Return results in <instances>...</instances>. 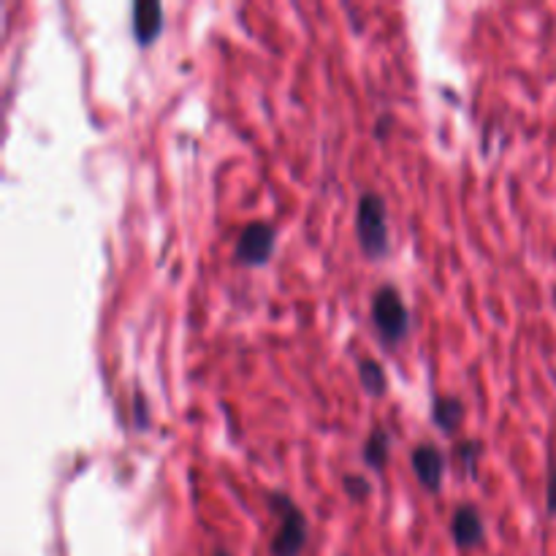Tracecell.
<instances>
[{
    "label": "cell",
    "mask_w": 556,
    "mask_h": 556,
    "mask_svg": "<svg viewBox=\"0 0 556 556\" xmlns=\"http://www.w3.org/2000/svg\"><path fill=\"white\" fill-rule=\"evenodd\" d=\"M462 418H465V405H462V400H456V396H434L432 421L438 424L440 432H456Z\"/></svg>",
    "instance_id": "cell-8"
},
{
    "label": "cell",
    "mask_w": 556,
    "mask_h": 556,
    "mask_svg": "<svg viewBox=\"0 0 556 556\" xmlns=\"http://www.w3.org/2000/svg\"><path fill=\"white\" fill-rule=\"evenodd\" d=\"M372 324L386 345H400L410 334V309L394 286H380L372 296Z\"/></svg>",
    "instance_id": "cell-2"
},
{
    "label": "cell",
    "mask_w": 556,
    "mask_h": 556,
    "mask_svg": "<svg viewBox=\"0 0 556 556\" xmlns=\"http://www.w3.org/2000/svg\"><path fill=\"white\" fill-rule=\"evenodd\" d=\"M410 465L416 470L418 483H421L427 492L438 494L443 489V478H445V456L438 445L432 443H421L413 448L410 454Z\"/></svg>",
    "instance_id": "cell-5"
},
{
    "label": "cell",
    "mask_w": 556,
    "mask_h": 556,
    "mask_svg": "<svg viewBox=\"0 0 556 556\" xmlns=\"http://www.w3.org/2000/svg\"><path fill=\"white\" fill-rule=\"evenodd\" d=\"M356 233L367 258L380 261L389 255V210L378 193H364L358 201Z\"/></svg>",
    "instance_id": "cell-1"
},
{
    "label": "cell",
    "mask_w": 556,
    "mask_h": 556,
    "mask_svg": "<svg viewBox=\"0 0 556 556\" xmlns=\"http://www.w3.org/2000/svg\"><path fill=\"white\" fill-rule=\"evenodd\" d=\"M451 538L462 552L476 548L483 541V519L472 505H459L451 516Z\"/></svg>",
    "instance_id": "cell-6"
},
{
    "label": "cell",
    "mask_w": 556,
    "mask_h": 556,
    "mask_svg": "<svg viewBox=\"0 0 556 556\" xmlns=\"http://www.w3.org/2000/svg\"><path fill=\"white\" fill-rule=\"evenodd\" d=\"M277 248V228L271 223H248L237 239L233 258L242 266H264Z\"/></svg>",
    "instance_id": "cell-4"
},
{
    "label": "cell",
    "mask_w": 556,
    "mask_h": 556,
    "mask_svg": "<svg viewBox=\"0 0 556 556\" xmlns=\"http://www.w3.org/2000/svg\"><path fill=\"white\" fill-rule=\"evenodd\" d=\"M389 451H391V438L383 427L375 429L372 434L364 443V462H367L372 470H383L386 462H389Z\"/></svg>",
    "instance_id": "cell-9"
},
{
    "label": "cell",
    "mask_w": 556,
    "mask_h": 556,
    "mask_svg": "<svg viewBox=\"0 0 556 556\" xmlns=\"http://www.w3.org/2000/svg\"><path fill=\"white\" fill-rule=\"evenodd\" d=\"M546 508L548 514L556 516V462L548 470V483H546Z\"/></svg>",
    "instance_id": "cell-13"
},
{
    "label": "cell",
    "mask_w": 556,
    "mask_h": 556,
    "mask_svg": "<svg viewBox=\"0 0 556 556\" xmlns=\"http://www.w3.org/2000/svg\"><path fill=\"white\" fill-rule=\"evenodd\" d=\"M163 30V5L157 0H136L134 3V36L141 47L155 41Z\"/></svg>",
    "instance_id": "cell-7"
},
{
    "label": "cell",
    "mask_w": 556,
    "mask_h": 556,
    "mask_svg": "<svg viewBox=\"0 0 556 556\" xmlns=\"http://www.w3.org/2000/svg\"><path fill=\"white\" fill-rule=\"evenodd\" d=\"M269 505L275 508V514L280 516V525H277L275 538H271V554L275 556H302L304 546H307V519L299 510V505L293 503L288 494L275 492L271 494Z\"/></svg>",
    "instance_id": "cell-3"
},
{
    "label": "cell",
    "mask_w": 556,
    "mask_h": 556,
    "mask_svg": "<svg viewBox=\"0 0 556 556\" xmlns=\"http://www.w3.org/2000/svg\"><path fill=\"white\" fill-rule=\"evenodd\" d=\"M358 380H362L364 391L372 396H383L386 389H389L383 367H380L375 358H362V362H358Z\"/></svg>",
    "instance_id": "cell-10"
},
{
    "label": "cell",
    "mask_w": 556,
    "mask_h": 556,
    "mask_svg": "<svg viewBox=\"0 0 556 556\" xmlns=\"http://www.w3.org/2000/svg\"><path fill=\"white\" fill-rule=\"evenodd\" d=\"M389 123H391L389 114H386V117H380V123H378V136H380V139H383V136H386V128H389Z\"/></svg>",
    "instance_id": "cell-14"
},
{
    "label": "cell",
    "mask_w": 556,
    "mask_h": 556,
    "mask_svg": "<svg viewBox=\"0 0 556 556\" xmlns=\"http://www.w3.org/2000/svg\"><path fill=\"white\" fill-rule=\"evenodd\" d=\"M345 492L351 494L353 500H364L369 492H372V486H369L367 478H362V476H345Z\"/></svg>",
    "instance_id": "cell-11"
},
{
    "label": "cell",
    "mask_w": 556,
    "mask_h": 556,
    "mask_svg": "<svg viewBox=\"0 0 556 556\" xmlns=\"http://www.w3.org/2000/svg\"><path fill=\"white\" fill-rule=\"evenodd\" d=\"M212 556H233V554H231V552H226V548H217V552L212 554Z\"/></svg>",
    "instance_id": "cell-15"
},
{
    "label": "cell",
    "mask_w": 556,
    "mask_h": 556,
    "mask_svg": "<svg viewBox=\"0 0 556 556\" xmlns=\"http://www.w3.org/2000/svg\"><path fill=\"white\" fill-rule=\"evenodd\" d=\"M478 451H481V443H476V440H465V443H459L456 454H459V459L465 462L467 467H472V465H476Z\"/></svg>",
    "instance_id": "cell-12"
}]
</instances>
